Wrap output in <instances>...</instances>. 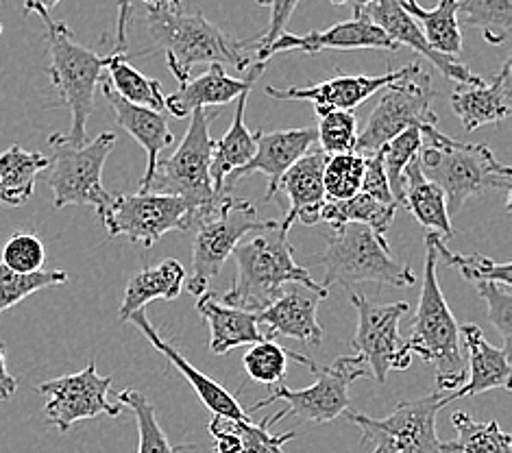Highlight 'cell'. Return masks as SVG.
Here are the masks:
<instances>
[{
	"mask_svg": "<svg viewBox=\"0 0 512 453\" xmlns=\"http://www.w3.org/2000/svg\"><path fill=\"white\" fill-rule=\"evenodd\" d=\"M144 27L151 44L140 53H127V59L131 55L162 51L177 83L188 81L190 70L197 64L231 66L238 72H247L255 64V42L236 40L203 14H184L179 7L149 9Z\"/></svg>",
	"mask_w": 512,
	"mask_h": 453,
	"instance_id": "cell-1",
	"label": "cell"
},
{
	"mask_svg": "<svg viewBox=\"0 0 512 453\" xmlns=\"http://www.w3.org/2000/svg\"><path fill=\"white\" fill-rule=\"evenodd\" d=\"M288 231L290 229L279 220L275 227L255 231V236L247 234L236 244L231 257L236 260L238 275L234 286L223 295L227 305L258 314L266 305H271L288 284L327 290L295 262Z\"/></svg>",
	"mask_w": 512,
	"mask_h": 453,
	"instance_id": "cell-2",
	"label": "cell"
},
{
	"mask_svg": "<svg viewBox=\"0 0 512 453\" xmlns=\"http://www.w3.org/2000/svg\"><path fill=\"white\" fill-rule=\"evenodd\" d=\"M425 275L419 295L417 314L412 318V336L408 347L423 362L436 369V386L441 390H456L467 382V353L460 342V327L438 286L436 260L432 244L425 240Z\"/></svg>",
	"mask_w": 512,
	"mask_h": 453,
	"instance_id": "cell-3",
	"label": "cell"
},
{
	"mask_svg": "<svg viewBox=\"0 0 512 453\" xmlns=\"http://www.w3.org/2000/svg\"><path fill=\"white\" fill-rule=\"evenodd\" d=\"M423 175L445 192L447 212L456 214L471 197L489 190H504L510 212L512 170L486 149L484 144H467L447 138L443 144H423L417 155Z\"/></svg>",
	"mask_w": 512,
	"mask_h": 453,
	"instance_id": "cell-4",
	"label": "cell"
},
{
	"mask_svg": "<svg viewBox=\"0 0 512 453\" xmlns=\"http://www.w3.org/2000/svg\"><path fill=\"white\" fill-rule=\"evenodd\" d=\"M35 14L46 24V48L51 57L48 77L59 94V101L72 114V125L64 138L72 144H85L90 140L88 120L94 109V90L112 55L101 57L79 44L68 24L53 20L48 11H35Z\"/></svg>",
	"mask_w": 512,
	"mask_h": 453,
	"instance_id": "cell-5",
	"label": "cell"
},
{
	"mask_svg": "<svg viewBox=\"0 0 512 453\" xmlns=\"http://www.w3.org/2000/svg\"><path fill=\"white\" fill-rule=\"evenodd\" d=\"M384 90L382 99L377 101L369 116L367 127L358 133L353 151L373 155L397 133L410 127L423 133V144H443L449 138L438 129V116L432 109L436 90L432 88L428 70H423L419 64H408L404 66V75L388 83Z\"/></svg>",
	"mask_w": 512,
	"mask_h": 453,
	"instance_id": "cell-6",
	"label": "cell"
},
{
	"mask_svg": "<svg viewBox=\"0 0 512 453\" xmlns=\"http://www.w3.org/2000/svg\"><path fill=\"white\" fill-rule=\"evenodd\" d=\"M325 266L323 286L356 284H388L406 288L414 284L410 264L399 262L390 253L386 236L360 223H345L334 227L327 238L325 253L321 255Z\"/></svg>",
	"mask_w": 512,
	"mask_h": 453,
	"instance_id": "cell-7",
	"label": "cell"
},
{
	"mask_svg": "<svg viewBox=\"0 0 512 453\" xmlns=\"http://www.w3.org/2000/svg\"><path fill=\"white\" fill-rule=\"evenodd\" d=\"M214 118V109H194L190 114L186 136L177 146V151L170 157L157 159L149 183H146L144 190L138 192H164L184 197L197 207V218L207 210H212L221 201V197L214 192L210 177L216 142L210 133Z\"/></svg>",
	"mask_w": 512,
	"mask_h": 453,
	"instance_id": "cell-8",
	"label": "cell"
},
{
	"mask_svg": "<svg viewBox=\"0 0 512 453\" xmlns=\"http://www.w3.org/2000/svg\"><path fill=\"white\" fill-rule=\"evenodd\" d=\"M48 144L53 149L48 186L53 190L55 210L88 205L103 218L114 201V194L103 188V166L116 146L114 133L105 131L85 144H72L64 133H53Z\"/></svg>",
	"mask_w": 512,
	"mask_h": 453,
	"instance_id": "cell-9",
	"label": "cell"
},
{
	"mask_svg": "<svg viewBox=\"0 0 512 453\" xmlns=\"http://www.w3.org/2000/svg\"><path fill=\"white\" fill-rule=\"evenodd\" d=\"M277 220H258L255 207L249 201L234 199L225 194L212 210L194 220L192 242V273L186 277V288L192 297L207 292L210 281L218 277L221 268L231 257L236 244L253 231L275 227Z\"/></svg>",
	"mask_w": 512,
	"mask_h": 453,
	"instance_id": "cell-10",
	"label": "cell"
},
{
	"mask_svg": "<svg viewBox=\"0 0 512 453\" xmlns=\"http://www.w3.org/2000/svg\"><path fill=\"white\" fill-rule=\"evenodd\" d=\"M288 358L308 366V371L314 373L316 382L308 388L290 390L284 384L273 386L275 393L255 403L251 412L260 410L264 406H271L275 401L286 403V416H297L301 421L312 423H329L343 416L349 410V386L362 377H371V371L362 355H343V358L334 360L332 364H316L308 355L299 351H288Z\"/></svg>",
	"mask_w": 512,
	"mask_h": 453,
	"instance_id": "cell-11",
	"label": "cell"
},
{
	"mask_svg": "<svg viewBox=\"0 0 512 453\" xmlns=\"http://www.w3.org/2000/svg\"><path fill=\"white\" fill-rule=\"evenodd\" d=\"M451 403V395L434 393L421 399H406L384 419L369 414H343L362 434V445H371V453H441L436 434V414Z\"/></svg>",
	"mask_w": 512,
	"mask_h": 453,
	"instance_id": "cell-12",
	"label": "cell"
},
{
	"mask_svg": "<svg viewBox=\"0 0 512 453\" xmlns=\"http://www.w3.org/2000/svg\"><path fill=\"white\" fill-rule=\"evenodd\" d=\"M101 220L109 238L127 236L142 247H153L170 231L192 229L197 220V207L177 194H118Z\"/></svg>",
	"mask_w": 512,
	"mask_h": 453,
	"instance_id": "cell-13",
	"label": "cell"
},
{
	"mask_svg": "<svg viewBox=\"0 0 512 453\" xmlns=\"http://www.w3.org/2000/svg\"><path fill=\"white\" fill-rule=\"evenodd\" d=\"M358 314V329L353 338V349L367 362L371 377L377 384H386L390 371H406L412 362L408 340L399 334L401 316L408 314L406 301L377 305L360 292L349 297Z\"/></svg>",
	"mask_w": 512,
	"mask_h": 453,
	"instance_id": "cell-14",
	"label": "cell"
},
{
	"mask_svg": "<svg viewBox=\"0 0 512 453\" xmlns=\"http://www.w3.org/2000/svg\"><path fill=\"white\" fill-rule=\"evenodd\" d=\"M112 377L96 373V362L90 360L83 371L51 379L35 386V393L46 397L44 416L48 425L66 434L79 421L96 419V416H120L123 403L109 401L107 393L112 388Z\"/></svg>",
	"mask_w": 512,
	"mask_h": 453,
	"instance_id": "cell-15",
	"label": "cell"
},
{
	"mask_svg": "<svg viewBox=\"0 0 512 453\" xmlns=\"http://www.w3.org/2000/svg\"><path fill=\"white\" fill-rule=\"evenodd\" d=\"M358 48H375V51L397 53L399 44L388 38V35L375 27V24L364 16H351V20L338 22L325 31H310L306 35L282 33L279 38L266 48V51L255 59V64H266L268 59L277 53H321V51H358Z\"/></svg>",
	"mask_w": 512,
	"mask_h": 453,
	"instance_id": "cell-16",
	"label": "cell"
},
{
	"mask_svg": "<svg viewBox=\"0 0 512 453\" xmlns=\"http://www.w3.org/2000/svg\"><path fill=\"white\" fill-rule=\"evenodd\" d=\"M279 297L258 312V325L266 327L264 338L275 340L277 336L299 340L308 349H319L323 342V329L316 321V312L327 290H312L301 284H288Z\"/></svg>",
	"mask_w": 512,
	"mask_h": 453,
	"instance_id": "cell-17",
	"label": "cell"
},
{
	"mask_svg": "<svg viewBox=\"0 0 512 453\" xmlns=\"http://www.w3.org/2000/svg\"><path fill=\"white\" fill-rule=\"evenodd\" d=\"M314 144H316V129L312 127L284 129V131H271V133L258 131V146H255L253 157L245 166H240L225 179V190L229 192L234 188V183L242 177L262 173L268 181L266 201H271L279 192V181H282L286 170L295 164L299 157L312 151Z\"/></svg>",
	"mask_w": 512,
	"mask_h": 453,
	"instance_id": "cell-18",
	"label": "cell"
},
{
	"mask_svg": "<svg viewBox=\"0 0 512 453\" xmlns=\"http://www.w3.org/2000/svg\"><path fill=\"white\" fill-rule=\"evenodd\" d=\"M404 75V68L388 70L384 75H336L334 79L310 85V88H275L268 85L266 96H271L275 101H308L314 105L316 114L329 112V109H345V112H353L364 101L371 99L375 92L384 90L388 83H393Z\"/></svg>",
	"mask_w": 512,
	"mask_h": 453,
	"instance_id": "cell-19",
	"label": "cell"
},
{
	"mask_svg": "<svg viewBox=\"0 0 512 453\" xmlns=\"http://www.w3.org/2000/svg\"><path fill=\"white\" fill-rule=\"evenodd\" d=\"M362 14L367 16L375 27H380L390 40L397 42L401 48H410V51L419 53L421 57L430 59L441 70V75L456 81V83H478L482 77L473 75L469 66L460 64L451 55H443L434 51V48L425 40L421 27L417 24L408 11L401 7L399 0H373L369 7L362 9Z\"/></svg>",
	"mask_w": 512,
	"mask_h": 453,
	"instance_id": "cell-20",
	"label": "cell"
},
{
	"mask_svg": "<svg viewBox=\"0 0 512 453\" xmlns=\"http://www.w3.org/2000/svg\"><path fill=\"white\" fill-rule=\"evenodd\" d=\"M264 68L266 64H253L247 70V77L240 79L227 75L223 66L212 64L201 77L179 83V90L166 96V109L175 118H186L194 109L227 105L236 101L240 94L251 92Z\"/></svg>",
	"mask_w": 512,
	"mask_h": 453,
	"instance_id": "cell-21",
	"label": "cell"
},
{
	"mask_svg": "<svg viewBox=\"0 0 512 453\" xmlns=\"http://www.w3.org/2000/svg\"><path fill=\"white\" fill-rule=\"evenodd\" d=\"M512 70L510 59L504 61L497 75L489 81L458 83L451 94V107L462 127L475 131L484 125H497L512 114Z\"/></svg>",
	"mask_w": 512,
	"mask_h": 453,
	"instance_id": "cell-22",
	"label": "cell"
},
{
	"mask_svg": "<svg viewBox=\"0 0 512 453\" xmlns=\"http://www.w3.org/2000/svg\"><path fill=\"white\" fill-rule=\"evenodd\" d=\"M325 162L327 155L321 149H312L303 157H299L284 173L282 181H279V190H282L290 201L288 214L282 220L284 227L290 229L295 223H321V210L327 201L323 186Z\"/></svg>",
	"mask_w": 512,
	"mask_h": 453,
	"instance_id": "cell-23",
	"label": "cell"
},
{
	"mask_svg": "<svg viewBox=\"0 0 512 453\" xmlns=\"http://www.w3.org/2000/svg\"><path fill=\"white\" fill-rule=\"evenodd\" d=\"M99 83H101L103 94L109 103V109H112L116 116L118 125L123 127L129 136L146 151V170H144V177L140 181V190H144L146 183H149V179L153 175L157 159H160V153L164 149H168V146H173V142H175L173 131L168 129L166 116L162 112H155V109L133 105V103L125 101L123 96H118L112 90V85H109V81L103 77Z\"/></svg>",
	"mask_w": 512,
	"mask_h": 453,
	"instance_id": "cell-24",
	"label": "cell"
},
{
	"mask_svg": "<svg viewBox=\"0 0 512 453\" xmlns=\"http://www.w3.org/2000/svg\"><path fill=\"white\" fill-rule=\"evenodd\" d=\"M460 336L465 338L467 353V382L451 390V401L475 397L489 390L510 388V353L504 347H495L484 338L478 325H462Z\"/></svg>",
	"mask_w": 512,
	"mask_h": 453,
	"instance_id": "cell-25",
	"label": "cell"
},
{
	"mask_svg": "<svg viewBox=\"0 0 512 453\" xmlns=\"http://www.w3.org/2000/svg\"><path fill=\"white\" fill-rule=\"evenodd\" d=\"M127 321L131 323V325H136L140 332L144 334V338L151 342V345L160 351L164 358L175 366V369L184 375L188 382H190V386L194 388V393H197V397L203 401V406L210 410L212 414H218V416H231V419H249L251 416V412H247V410H242L240 408V403H238V399L231 395V393H227V390L218 384V382H214L212 377H207L205 373H201L197 366H192L184 355H181L173 345H170V342L166 340V338H162L160 336V332H157V329L151 325V321L149 318H146V314H144V310H138V312H133Z\"/></svg>",
	"mask_w": 512,
	"mask_h": 453,
	"instance_id": "cell-26",
	"label": "cell"
},
{
	"mask_svg": "<svg viewBox=\"0 0 512 453\" xmlns=\"http://www.w3.org/2000/svg\"><path fill=\"white\" fill-rule=\"evenodd\" d=\"M197 310L210 325V351L214 355H225L231 349L249 347L253 342L264 340L255 312L218 303L210 292L197 297Z\"/></svg>",
	"mask_w": 512,
	"mask_h": 453,
	"instance_id": "cell-27",
	"label": "cell"
},
{
	"mask_svg": "<svg viewBox=\"0 0 512 453\" xmlns=\"http://www.w3.org/2000/svg\"><path fill=\"white\" fill-rule=\"evenodd\" d=\"M249 96H251V92H245L238 96L234 122H231V127L225 136L214 142L210 177H212V186H214V192L218 194V197L227 194L225 179L240 166H245L253 157L255 146H258V131L251 133L247 122H245Z\"/></svg>",
	"mask_w": 512,
	"mask_h": 453,
	"instance_id": "cell-28",
	"label": "cell"
},
{
	"mask_svg": "<svg viewBox=\"0 0 512 453\" xmlns=\"http://www.w3.org/2000/svg\"><path fill=\"white\" fill-rule=\"evenodd\" d=\"M186 277V268L181 266V262L173 260V257H168V260L157 266H146L144 271L133 275L129 281L118 318L127 321L133 312L144 310V305L157 299L175 301L181 295V288L186 286Z\"/></svg>",
	"mask_w": 512,
	"mask_h": 453,
	"instance_id": "cell-29",
	"label": "cell"
},
{
	"mask_svg": "<svg viewBox=\"0 0 512 453\" xmlns=\"http://www.w3.org/2000/svg\"><path fill=\"white\" fill-rule=\"evenodd\" d=\"M406 183H404V207L412 212L423 227L434 229L441 238H451V220L447 212L445 192L438 183L423 175L419 159L414 157L406 168Z\"/></svg>",
	"mask_w": 512,
	"mask_h": 453,
	"instance_id": "cell-30",
	"label": "cell"
},
{
	"mask_svg": "<svg viewBox=\"0 0 512 453\" xmlns=\"http://www.w3.org/2000/svg\"><path fill=\"white\" fill-rule=\"evenodd\" d=\"M48 164L51 157L27 151L18 144L0 153V203L11 207L27 203L35 192V181Z\"/></svg>",
	"mask_w": 512,
	"mask_h": 453,
	"instance_id": "cell-31",
	"label": "cell"
},
{
	"mask_svg": "<svg viewBox=\"0 0 512 453\" xmlns=\"http://www.w3.org/2000/svg\"><path fill=\"white\" fill-rule=\"evenodd\" d=\"M399 3L417 20L425 40H428L434 51L451 57L462 51V35L458 24L460 0H438L434 9H423L419 0H399Z\"/></svg>",
	"mask_w": 512,
	"mask_h": 453,
	"instance_id": "cell-32",
	"label": "cell"
},
{
	"mask_svg": "<svg viewBox=\"0 0 512 453\" xmlns=\"http://www.w3.org/2000/svg\"><path fill=\"white\" fill-rule=\"evenodd\" d=\"M397 207L399 205L395 203L377 201L369 197V194L358 192L343 201H325L321 210V220L332 229L345 223H360L371 227L377 234L386 236V231L395 220Z\"/></svg>",
	"mask_w": 512,
	"mask_h": 453,
	"instance_id": "cell-33",
	"label": "cell"
},
{
	"mask_svg": "<svg viewBox=\"0 0 512 453\" xmlns=\"http://www.w3.org/2000/svg\"><path fill=\"white\" fill-rule=\"evenodd\" d=\"M456 438L441 443V453H512V438L497 421H475L467 412L451 414Z\"/></svg>",
	"mask_w": 512,
	"mask_h": 453,
	"instance_id": "cell-34",
	"label": "cell"
},
{
	"mask_svg": "<svg viewBox=\"0 0 512 453\" xmlns=\"http://www.w3.org/2000/svg\"><path fill=\"white\" fill-rule=\"evenodd\" d=\"M105 70L112 90L118 96H123L125 101L155 109V112H164L166 96L162 92V83L149 79L138 68H133L129 64L127 53H112V59H109Z\"/></svg>",
	"mask_w": 512,
	"mask_h": 453,
	"instance_id": "cell-35",
	"label": "cell"
},
{
	"mask_svg": "<svg viewBox=\"0 0 512 453\" xmlns=\"http://www.w3.org/2000/svg\"><path fill=\"white\" fill-rule=\"evenodd\" d=\"M458 24L480 29L489 44H504L512 27V0H460Z\"/></svg>",
	"mask_w": 512,
	"mask_h": 453,
	"instance_id": "cell-36",
	"label": "cell"
},
{
	"mask_svg": "<svg viewBox=\"0 0 512 453\" xmlns=\"http://www.w3.org/2000/svg\"><path fill=\"white\" fill-rule=\"evenodd\" d=\"M425 240L432 244L436 255L441 257L449 268L458 271L460 277L469 281V284L475 286L480 284V281H504V284H512L510 262H495V260H489V257L475 255V253L473 255L454 253L445 244V238L438 236L436 231H430V234L425 236Z\"/></svg>",
	"mask_w": 512,
	"mask_h": 453,
	"instance_id": "cell-37",
	"label": "cell"
},
{
	"mask_svg": "<svg viewBox=\"0 0 512 453\" xmlns=\"http://www.w3.org/2000/svg\"><path fill=\"white\" fill-rule=\"evenodd\" d=\"M423 146V133L419 129H406L397 133L393 140H388L382 149V164L386 170V179L390 186V194L399 207H404V183H406V168L414 157L419 155Z\"/></svg>",
	"mask_w": 512,
	"mask_h": 453,
	"instance_id": "cell-38",
	"label": "cell"
},
{
	"mask_svg": "<svg viewBox=\"0 0 512 453\" xmlns=\"http://www.w3.org/2000/svg\"><path fill=\"white\" fill-rule=\"evenodd\" d=\"M364 168H367V155L358 151L327 155L323 170V186L327 201H343L362 190Z\"/></svg>",
	"mask_w": 512,
	"mask_h": 453,
	"instance_id": "cell-39",
	"label": "cell"
},
{
	"mask_svg": "<svg viewBox=\"0 0 512 453\" xmlns=\"http://www.w3.org/2000/svg\"><path fill=\"white\" fill-rule=\"evenodd\" d=\"M66 281V271H42L40 268V271L33 273H18L0 262V314H5L14 305L35 295V292L51 286H62Z\"/></svg>",
	"mask_w": 512,
	"mask_h": 453,
	"instance_id": "cell-40",
	"label": "cell"
},
{
	"mask_svg": "<svg viewBox=\"0 0 512 453\" xmlns=\"http://www.w3.org/2000/svg\"><path fill=\"white\" fill-rule=\"evenodd\" d=\"M127 406L138 423V453H177L179 449L168 443L162 430L153 403L146 399L140 390H120L118 399Z\"/></svg>",
	"mask_w": 512,
	"mask_h": 453,
	"instance_id": "cell-41",
	"label": "cell"
},
{
	"mask_svg": "<svg viewBox=\"0 0 512 453\" xmlns=\"http://www.w3.org/2000/svg\"><path fill=\"white\" fill-rule=\"evenodd\" d=\"M242 366L255 384L277 386L286 379L288 351L279 347L275 340L264 338L249 345L245 358H242Z\"/></svg>",
	"mask_w": 512,
	"mask_h": 453,
	"instance_id": "cell-42",
	"label": "cell"
},
{
	"mask_svg": "<svg viewBox=\"0 0 512 453\" xmlns=\"http://www.w3.org/2000/svg\"><path fill=\"white\" fill-rule=\"evenodd\" d=\"M319 116V127H316V144H321L325 155H338L353 151L358 140V118L353 112L345 109H329V112L316 114Z\"/></svg>",
	"mask_w": 512,
	"mask_h": 453,
	"instance_id": "cell-43",
	"label": "cell"
},
{
	"mask_svg": "<svg viewBox=\"0 0 512 453\" xmlns=\"http://www.w3.org/2000/svg\"><path fill=\"white\" fill-rule=\"evenodd\" d=\"M286 416V410L277 412L271 419H264L262 423H253L249 419H236V430L242 440L240 453H282L284 445L290 443L297 434L286 432V434H273L271 427Z\"/></svg>",
	"mask_w": 512,
	"mask_h": 453,
	"instance_id": "cell-44",
	"label": "cell"
},
{
	"mask_svg": "<svg viewBox=\"0 0 512 453\" xmlns=\"http://www.w3.org/2000/svg\"><path fill=\"white\" fill-rule=\"evenodd\" d=\"M480 297L486 301L489 321L504 338V349L510 353L512 342V286L504 281H480L475 284Z\"/></svg>",
	"mask_w": 512,
	"mask_h": 453,
	"instance_id": "cell-45",
	"label": "cell"
},
{
	"mask_svg": "<svg viewBox=\"0 0 512 453\" xmlns=\"http://www.w3.org/2000/svg\"><path fill=\"white\" fill-rule=\"evenodd\" d=\"M44 260V242L38 236L27 234V231H16V234L5 242L3 253H0V262L18 273L40 271L44 266Z\"/></svg>",
	"mask_w": 512,
	"mask_h": 453,
	"instance_id": "cell-46",
	"label": "cell"
},
{
	"mask_svg": "<svg viewBox=\"0 0 512 453\" xmlns=\"http://www.w3.org/2000/svg\"><path fill=\"white\" fill-rule=\"evenodd\" d=\"M301 0H258V5L268 7V27L260 35L258 42H255V51H253V61L258 59L268 46H271L279 35H282L288 27V22L295 14V9L299 7Z\"/></svg>",
	"mask_w": 512,
	"mask_h": 453,
	"instance_id": "cell-47",
	"label": "cell"
},
{
	"mask_svg": "<svg viewBox=\"0 0 512 453\" xmlns=\"http://www.w3.org/2000/svg\"><path fill=\"white\" fill-rule=\"evenodd\" d=\"M360 192L369 194V197H373L377 201L395 203L393 194H390V186H388L380 151L373 153V155H367V168H364V179H362V190Z\"/></svg>",
	"mask_w": 512,
	"mask_h": 453,
	"instance_id": "cell-48",
	"label": "cell"
},
{
	"mask_svg": "<svg viewBox=\"0 0 512 453\" xmlns=\"http://www.w3.org/2000/svg\"><path fill=\"white\" fill-rule=\"evenodd\" d=\"M129 16H131V0H118V20H116V48H114V53H127Z\"/></svg>",
	"mask_w": 512,
	"mask_h": 453,
	"instance_id": "cell-49",
	"label": "cell"
},
{
	"mask_svg": "<svg viewBox=\"0 0 512 453\" xmlns=\"http://www.w3.org/2000/svg\"><path fill=\"white\" fill-rule=\"evenodd\" d=\"M18 390V379L9 373L7 369V353H5V345L0 342V401H7L14 397V393Z\"/></svg>",
	"mask_w": 512,
	"mask_h": 453,
	"instance_id": "cell-50",
	"label": "cell"
},
{
	"mask_svg": "<svg viewBox=\"0 0 512 453\" xmlns=\"http://www.w3.org/2000/svg\"><path fill=\"white\" fill-rule=\"evenodd\" d=\"M62 0H24V14H35V11H48L55 9Z\"/></svg>",
	"mask_w": 512,
	"mask_h": 453,
	"instance_id": "cell-51",
	"label": "cell"
},
{
	"mask_svg": "<svg viewBox=\"0 0 512 453\" xmlns=\"http://www.w3.org/2000/svg\"><path fill=\"white\" fill-rule=\"evenodd\" d=\"M334 5H347V7H351V11H353V16H358V14H362V9L364 7H369L373 0H332Z\"/></svg>",
	"mask_w": 512,
	"mask_h": 453,
	"instance_id": "cell-52",
	"label": "cell"
},
{
	"mask_svg": "<svg viewBox=\"0 0 512 453\" xmlns=\"http://www.w3.org/2000/svg\"><path fill=\"white\" fill-rule=\"evenodd\" d=\"M146 7L151 9H170V7H179V0H142Z\"/></svg>",
	"mask_w": 512,
	"mask_h": 453,
	"instance_id": "cell-53",
	"label": "cell"
},
{
	"mask_svg": "<svg viewBox=\"0 0 512 453\" xmlns=\"http://www.w3.org/2000/svg\"><path fill=\"white\" fill-rule=\"evenodd\" d=\"M0 33H3V24H0Z\"/></svg>",
	"mask_w": 512,
	"mask_h": 453,
	"instance_id": "cell-54",
	"label": "cell"
}]
</instances>
